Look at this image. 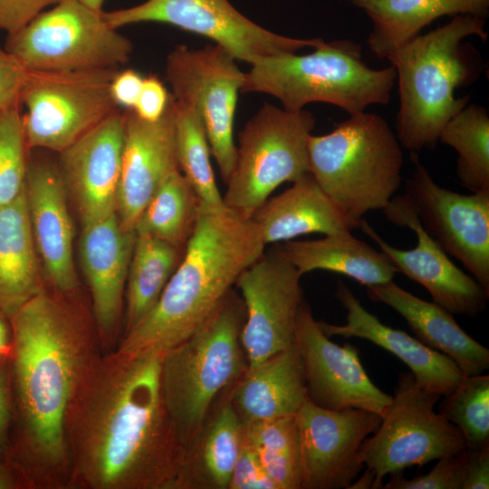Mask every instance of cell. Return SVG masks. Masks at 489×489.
Segmentation results:
<instances>
[{
    "mask_svg": "<svg viewBox=\"0 0 489 489\" xmlns=\"http://www.w3.org/2000/svg\"><path fill=\"white\" fill-rule=\"evenodd\" d=\"M163 353H102L68 410L67 489H183L184 447L160 386Z\"/></svg>",
    "mask_w": 489,
    "mask_h": 489,
    "instance_id": "1",
    "label": "cell"
},
{
    "mask_svg": "<svg viewBox=\"0 0 489 489\" xmlns=\"http://www.w3.org/2000/svg\"><path fill=\"white\" fill-rule=\"evenodd\" d=\"M75 295L44 287L9 317L18 427L12 463L29 488H67L66 417L82 382L104 353L93 315Z\"/></svg>",
    "mask_w": 489,
    "mask_h": 489,
    "instance_id": "2",
    "label": "cell"
},
{
    "mask_svg": "<svg viewBox=\"0 0 489 489\" xmlns=\"http://www.w3.org/2000/svg\"><path fill=\"white\" fill-rule=\"evenodd\" d=\"M258 225L225 204L201 205L182 260L154 307L125 331L115 350L165 351L197 332L264 253Z\"/></svg>",
    "mask_w": 489,
    "mask_h": 489,
    "instance_id": "3",
    "label": "cell"
},
{
    "mask_svg": "<svg viewBox=\"0 0 489 489\" xmlns=\"http://www.w3.org/2000/svg\"><path fill=\"white\" fill-rule=\"evenodd\" d=\"M469 36L486 40L484 18L455 15L387 57L398 87L396 136L410 152L434 148L445 125L469 103L468 95L456 98L454 94L471 76L462 46Z\"/></svg>",
    "mask_w": 489,
    "mask_h": 489,
    "instance_id": "4",
    "label": "cell"
},
{
    "mask_svg": "<svg viewBox=\"0 0 489 489\" xmlns=\"http://www.w3.org/2000/svg\"><path fill=\"white\" fill-rule=\"evenodd\" d=\"M309 170L351 230L383 210L400 187L401 145L387 120L366 111L350 115L330 133L311 134Z\"/></svg>",
    "mask_w": 489,
    "mask_h": 489,
    "instance_id": "5",
    "label": "cell"
},
{
    "mask_svg": "<svg viewBox=\"0 0 489 489\" xmlns=\"http://www.w3.org/2000/svg\"><path fill=\"white\" fill-rule=\"evenodd\" d=\"M395 82L392 65L370 68L359 44L339 40L324 42L307 54L291 53L257 60L244 72L241 91L272 95L291 111L324 102L352 115L388 103Z\"/></svg>",
    "mask_w": 489,
    "mask_h": 489,
    "instance_id": "6",
    "label": "cell"
},
{
    "mask_svg": "<svg viewBox=\"0 0 489 489\" xmlns=\"http://www.w3.org/2000/svg\"><path fill=\"white\" fill-rule=\"evenodd\" d=\"M244 321V303L232 289L197 332L163 353L162 397L184 449L201 430L217 395L246 369L240 340Z\"/></svg>",
    "mask_w": 489,
    "mask_h": 489,
    "instance_id": "7",
    "label": "cell"
},
{
    "mask_svg": "<svg viewBox=\"0 0 489 489\" xmlns=\"http://www.w3.org/2000/svg\"><path fill=\"white\" fill-rule=\"evenodd\" d=\"M314 127L309 110L265 103L239 133L224 204L251 218L280 185L310 173L307 143Z\"/></svg>",
    "mask_w": 489,
    "mask_h": 489,
    "instance_id": "8",
    "label": "cell"
},
{
    "mask_svg": "<svg viewBox=\"0 0 489 489\" xmlns=\"http://www.w3.org/2000/svg\"><path fill=\"white\" fill-rule=\"evenodd\" d=\"M4 48L27 72L120 69L133 51L131 42L79 0H62L18 32Z\"/></svg>",
    "mask_w": 489,
    "mask_h": 489,
    "instance_id": "9",
    "label": "cell"
},
{
    "mask_svg": "<svg viewBox=\"0 0 489 489\" xmlns=\"http://www.w3.org/2000/svg\"><path fill=\"white\" fill-rule=\"evenodd\" d=\"M441 398L420 386L411 372L399 375L380 425L359 450L360 461L373 475L371 488H382L387 475L466 449L459 429L435 411Z\"/></svg>",
    "mask_w": 489,
    "mask_h": 489,
    "instance_id": "10",
    "label": "cell"
},
{
    "mask_svg": "<svg viewBox=\"0 0 489 489\" xmlns=\"http://www.w3.org/2000/svg\"><path fill=\"white\" fill-rule=\"evenodd\" d=\"M119 70L28 72L21 94L28 149L59 153L120 108L110 91Z\"/></svg>",
    "mask_w": 489,
    "mask_h": 489,
    "instance_id": "11",
    "label": "cell"
},
{
    "mask_svg": "<svg viewBox=\"0 0 489 489\" xmlns=\"http://www.w3.org/2000/svg\"><path fill=\"white\" fill-rule=\"evenodd\" d=\"M236 61L216 43L200 49L178 45L168 53L165 66L174 100L200 116L225 184L236 158L234 120L244 79Z\"/></svg>",
    "mask_w": 489,
    "mask_h": 489,
    "instance_id": "12",
    "label": "cell"
},
{
    "mask_svg": "<svg viewBox=\"0 0 489 489\" xmlns=\"http://www.w3.org/2000/svg\"><path fill=\"white\" fill-rule=\"evenodd\" d=\"M102 17L111 27L146 22L163 23L203 35L250 65L257 60L316 48L321 38L299 39L281 35L252 22L228 0H146Z\"/></svg>",
    "mask_w": 489,
    "mask_h": 489,
    "instance_id": "13",
    "label": "cell"
},
{
    "mask_svg": "<svg viewBox=\"0 0 489 489\" xmlns=\"http://www.w3.org/2000/svg\"><path fill=\"white\" fill-rule=\"evenodd\" d=\"M405 195L424 230L489 293V191L460 194L439 186L411 152Z\"/></svg>",
    "mask_w": 489,
    "mask_h": 489,
    "instance_id": "14",
    "label": "cell"
},
{
    "mask_svg": "<svg viewBox=\"0 0 489 489\" xmlns=\"http://www.w3.org/2000/svg\"><path fill=\"white\" fill-rule=\"evenodd\" d=\"M302 276L275 245L237 279L235 285L245 307L240 340L247 369L294 342L298 311L303 300Z\"/></svg>",
    "mask_w": 489,
    "mask_h": 489,
    "instance_id": "15",
    "label": "cell"
},
{
    "mask_svg": "<svg viewBox=\"0 0 489 489\" xmlns=\"http://www.w3.org/2000/svg\"><path fill=\"white\" fill-rule=\"evenodd\" d=\"M294 343L303 362L307 398L312 403L331 410L356 408L384 416L392 396L372 382L356 347L330 340L304 298L298 311Z\"/></svg>",
    "mask_w": 489,
    "mask_h": 489,
    "instance_id": "16",
    "label": "cell"
},
{
    "mask_svg": "<svg viewBox=\"0 0 489 489\" xmlns=\"http://www.w3.org/2000/svg\"><path fill=\"white\" fill-rule=\"evenodd\" d=\"M381 418L363 409L323 408L307 398L295 414L302 489L350 488L364 467L360 447L378 429Z\"/></svg>",
    "mask_w": 489,
    "mask_h": 489,
    "instance_id": "17",
    "label": "cell"
},
{
    "mask_svg": "<svg viewBox=\"0 0 489 489\" xmlns=\"http://www.w3.org/2000/svg\"><path fill=\"white\" fill-rule=\"evenodd\" d=\"M383 212L392 224L408 226L416 233L415 248L402 250L390 245L365 219L359 228L378 244L398 272L424 286L434 302L453 314L476 317L485 310L489 293L458 268L424 230L405 194L393 197Z\"/></svg>",
    "mask_w": 489,
    "mask_h": 489,
    "instance_id": "18",
    "label": "cell"
},
{
    "mask_svg": "<svg viewBox=\"0 0 489 489\" xmlns=\"http://www.w3.org/2000/svg\"><path fill=\"white\" fill-rule=\"evenodd\" d=\"M124 145V114L118 108L58 153V170L82 225L116 214Z\"/></svg>",
    "mask_w": 489,
    "mask_h": 489,
    "instance_id": "19",
    "label": "cell"
},
{
    "mask_svg": "<svg viewBox=\"0 0 489 489\" xmlns=\"http://www.w3.org/2000/svg\"><path fill=\"white\" fill-rule=\"evenodd\" d=\"M175 101L156 121L139 118L134 110L124 114V145L116 215L124 231L134 232L143 210L157 190L179 169L175 146Z\"/></svg>",
    "mask_w": 489,
    "mask_h": 489,
    "instance_id": "20",
    "label": "cell"
},
{
    "mask_svg": "<svg viewBox=\"0 0 489 489\" xmlns=\"http://www.w3.org/2000/svg\"><path fill=\"white\" fill-rule=\"evenodd\" d=\"M28 216L38 256L53 290L76 292L73 228L67 192L56 161L29 158L25 180Z\"/></svg>",
    "mask_w": 489,
    "mask_h": 489,
    "instance_id": "21",
    "label": "cell"
},
{
    "mask_svg": "<svg viewBox=\"0 0 489 489\" xmlns=\"http://www.w3.org/2000/svg\"><path fill=\"white\" fill-rule=\"evenodd\" d=\"M135 238V232L122 229L116 214L82 225L80 262L103 352L114 350L117 340Z\"/></svg>",
    "mask_w": 489,
    "mask_h": 489,
    "instance_id": "22",
    "label": "cell"
},
{
    "mask_svg": "<svg viewBox=\"0 0 489 489\" xmlns=\"http://www.w3.org/2000/svg\"><path fill=\"white\" fill-rule=\"evenodd\" d=\"M335 297L346 311V323L337 325L320 321L319 324L328 337L360 338L381 347L404 362L420 386L442 397L451 392L464 377L449 357L407 332L381 322L340 281Z\"/></svg>",
    "mask_w": 489,
    "mask_h": 489,
    "instance_id": "23",
    "label": "cell"
},
{
    "mask_svg": "<svg viewBox=\"0 0 489 489\" xmlns=\"http://www.w3.org/2000/svg\"><path fill=\"white\" fill-rule=\"evenodd\" d=\"M367 294L399 313L420 342L449 357L464 376L488 369L489 350L469 336L446 309L417 297L393 280L367 286Z\"/></svg>",
    "mask_w": 489,
    "mask_h": 489,
    "instance_id": "24",
    "label": "cell"
},
{
    "mask_svg": "<svg viewBox=\"0 0 489 489\" xmlns=\"http://www.w3.org/2000/svg\"><path fill=\"white\" fill-rule=\"evenodd\" d=\"M306 399L303 362L294 342L246 369L230 398L244 424L293 416Z\"/></svg>",
    "mask_w": 489,
    "mask_h": 489,
    "instance_id": "25",
    "label": "cell"
},
{
    "mask_svg": "<svg viewBox=\"0 0 489 489\" xmlns=\"http://www.w3.org/2000/svg\"><path fill=\"white\" fill-rule=\"evenodd\" d=\"M251 218L258 225L265 244L312 233L331 235L352 231L310 173L268 198Z\"/></svg>",
    "mask_w": 489,
    "mask_h": 489,
    "instance_id": "26",
    "label": "cell"
},
{
    "mask_svg": "<svg viewBox=\"0 0 489 489\" xmlns=\"http://www.w3.org/2000/svg\"><path fill=\"white\" fill-rule=\"evenodd\" d=\"M371 19L367 43L378 58H386L444 15L485 17L489 0H350Z\"/></svg>",
    "mask_w": 489,
    "mask_h": 489,
    "instance_id": "27",
    "label": "cell"
},
{
    "mask_svg": "<svg viewBox=\"0 0 489 489\" xmlns=\"http://www.w3.org/2000/svg\"><path fill=\"white\" fill-rule=\"evenodd\" d=\"M38 259L24 187L0 206V311L8 318L44 288Z\"/></svg>",
    "mask_w": 489,
    "mask_h": 489,
    "instance_id": "28",
    "label": "cell"
},
{
    "mask_svg": "<svg viewBox=\"0 0 489 489\" xmlns=\"http://www.w3.org/2000/svg\"><path fill=\"white\" fill-rule=\"evenodd\" d=\"M278 245L302 275L326 270L349 276L367 287L389 282L398 273L383 252L354 237L351 232L317 240H289Z\"/></svg>",
    "mask_w": 489,
    "mask_h": 489,
    "instance_id": "29",
    "label": "cell"
},
{
    "mask_svg": "<svg viewBox=\"0 0 489 489\" xmlns=\"http://www.w3.org/2000/svg\"><path fill=\"white\" fill-rule=\"evenodd\" d=\"M244 436V423L229 399L185 447L184 488H228Z\"/></svg>",
    "mask_w": 489,
    "mask_h": 489,
    "instance_id": "30",
    "label": "cell"
},
{
    "mask_svg": "<svg viewBox=\"0 0 489 489\" xmlns=\"http://www.w3.org/2000/svg\"><path fill=\"white\" fill-rule=\"evenodd\" d=\"M185 250L186 245L136 235L125 288V331L154 307Z\"/></svg>",
    "mask_w": 489,
    "mask_h": 489,
    "instance_id": "31",
    "label": "cell"
},
{
    "mask_svg": "<svg viewBox=\"0 0 489 489\" xmlns=\"http://www.w3.org/2000/svg\"><path fill=\"white\" fill-rule=\"evenodd\" d=\"M201 199L180 169L172 172L140 215L134 232L186 245L193 235Z\"/></svg>",
    "mask_w": 489,
    "mask_h": 489,
    "instance_id": "32",
    "label": "cell"
},
{
    "mask_svg": "<svg viewBox=\"0 0 489 489\" xmlns=\"http://www.w3.org/2000/svg\"><path fill=\"white\" fill-rule=\"evenodd\" d=\"M438 140L457 154L455 173L472 193L489 191V116L478 104H467L443 128Z\"/></svg>",
    "mask_w": 489,
    "mask_h": 489,
    "instance_id": "33",
    "label": "cell"
},
{
    "mask_svg": "<svg viewBox=\"0 0 489 489\" xmlns=\"http://www.w3.org/2000/svg\"><path fill=\"white\" fill-rule=\"evenodd\" d=\"M245 437L255 449L275 489H302V471L295 415L244 424Z\"/></svg>",
    "mask_w": 489,
    "mask_h": 489,
    "instance_id": "34",
    "label": "cell"
},
{
    "mask_svg": "<svg viewBox=\"0 0 489 489\" xmlns=\"http://www.w3.org/2000/svg\"><path fill=\"white\" fill-rule=\"evenodd\" d=\"M175 106V146L179 169L204 204L220 206L224 204L223 196L215 179L202 120L192 107L176 101Z\"/></svg>",
    "mask_w": 489,
    "mask_h": 489,
    "instance_id": "35",
    "label": "cell"
},
{
    "mask_svg": "<svg viewBox=\"0 0 489 489\" xmlns=\"http://www.w3.org/2000/svg\"><path fill=\"white\" fill-rule=\"evenodd\" d=\"M438 413L461 432L467 449L489 444V376H464L442 397Z\"/></svg>",
    "mask_w": 489,
    "mask_h": 489,
    "instance_id": "36",
    "label": "cell"
},
{
    "mask_svg": "<svg viewBox=\"0 0 489 489\" xmlns=\"http://www.w3.org/2000/svg\"><path fill=\"white\" fill-rule=\"evenodd\" d=\"M22 104L0 112V206L24 190L29 156L21 113Z\"/></svg>",
    "mask_w": 489,
    "mask_h": 489,
    "instance_id": "37",
    "label": "cell"
},
{
    "mask_svg": "<svg viewBox=\"0 0 489 489\" xmlns=\"http://www.w3.org/2000/svg\"><path fill=\"white\" fill-rule=\"evenodd\" d=\"M466 449L455 455L437 459L435 466L425 475L410 479L402 472L391 474L383 489H462L465 475Z\"/></svg>",
    "mask_w": 489,
    "mask_h": 489,
    "instance_id": "38",
    "label": "cell"
},
{
    "mask_svg": "<svg viewBox=\"0 0 489 489\" xmlns=\"http://www.w3.org/2000/svg\"><path fill=\"white\" fill-rule=\"evenodd\" d=\"M228 489H275L245 436Z\"/></svg>",
    "mask_w": 489,
    "mask_h": 489,
    "instance_id": "39",
    "label": "cell"
},
{
    "mask_svg": "<svg viewBox=\"0 0 489 489\" xmlns=\"http://www.w3.org/2000/svg\"><path fill=\"white\" fill-rule=\"evenodd\" d=\"M62 0H0V30L12 34Z\"/></svg>",
    "mask_w": 489,
    "mask_h": 489,
    "instance_id": "40",
    "label": "cell"
},
{
    "mask_svg": "<svg viewBox=\"0 0 489 489\" xmlns=\"http://www.w3.org/2000/svg\"><path fill=\"white\" fill-rule=\"evenodd\" d=\"M28 72L0 46V112L21 104V94Z\"/></svg>",
    "mask_w": 489,
    "mask_h": 489,
    "instance_id": "41",
    "label": "cell"
},
{
    "mask_svg": "<svg viewBox=\"0 0 489 489\" xmlns=\"http://www.w3.org/2000/svg\"><path fill=\"white\" fill-rule=\"evenodd\" d=\"M171 94L157 75L144 77L134 111L142 120L156 121L164 114Z\"/></svg>",
    "mask_w": 489,
    "mask_h": 489,
    "instance_id": "42",
    "label": "cell"
},
{
    "mask_svg": "<svg viewBox=\"0 0 489 489\" xmlns=\"http://www.w3.org/2000/svg\"><path fill=\"white\" fill-rule=\"evenodd\" d=\"M9 357L0 360V457L10 449V426L13 416Z\"/></svg>",
    "mask_w": 489,
    "mask_h": 489,
    "instance_id": "43",
    "label": "cell"
},
{
    "mask_svg": "<svg viewBox=\"0 0 489 489\" xmlns=\"http://www.w3.org/2000/svg\"><path fill=\"white\" fill-rule=\"evenodd\" d=\"M144 77L133 69L119 70L110 84V95L120 108L134 109Z\"/></svg>",
    "mask_w": 489,
    "mask_h": 489,
    "instance_id": "44",
    "label": "cell"
},
{
    "mask_svg": "<svg viewBox=\"0 0 489 489\" xmlns=\"http://www.w3.org/2000/svg\"><path fill=\"white\" fill-rule=\"evenodd\" d=\"M489 488V444L478 449L466 448L465 475L462 489Z\"/></svg>",
    "mask_w": 489,
    "mask_h": 489,
    "instance_id": "45",
    "label": "cell"
},
{
    "mask_svg": "<svg viewBox=\"0 0 489 489\" xmlns=\"http://www.w3.org/2000/svg\"><path fill=\"white\" fill-rule=\"evenodd\" d=\"M22 487H27L22 474L10 460L0 457V489Z\"/></svg>",
    "mask_w": 489,
    "mask_h": 489,
    "instance_id": "46",
    "label": "cell"
},
{
    "mask_svg": "<svg viewBox=\"0 0 489 489\" xmlns=\"http://www.w3.org/2000/svg\"><path fill=\"white\" fill-rule=\"evenodd\" d=\"M12 348V330L9 318L0 311V360L9 357Z\"/></svg>",
    "mask_w": 489,
    "mask_h": 489,
    "instance_id": "47",
    "label": "cell"
},
{
    "mask_svg": "<svg viewBox=\"0 0 489 489\" xmlns=\"http://www.w3.org/2000/svg\"><path fill=\"white\" fill-rule=\"evenodd\" d=\"M91 9L97 11V12H102V5L105 0H79Z\"/></svg>",
    "mask_w": 489,
    "mask_h": 489,
    "instance_id": "48",
    "label": "cell"
}]
</instances>
